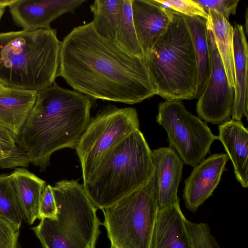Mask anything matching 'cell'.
I'll return each instance as SVG.
<instances>
[{
    "label": "cell",
    "instance_id": "cell-1",
    "mask_svg": "<svg viewBox=\"0 0 248 248\" xmlns=\"http://www.w3.org/2000/svg\"><path fill=\"white\" fill-rule=\"evenodd\" d=\"M90 98L127 104L156 94L146 60L129 55L100 36L92 22L74 28L62 42L59 77Z\"/></svg>",
    "mask_w": 248,
    "mask_h": 248
},
{
    "label": "cell",
    "instance_id": "cell-2",
    "mask_svg": "<svg viewBox=\"0 0 248 248\" xmlns=\"http://www.w3.org/2000/svg\"><path fill=\"white\" fill-rule=\"evenodd\" d=\"M93 100L56 82L38 92L27 119L15 137L30 163L44 171L55 152L75 149L91 120Z\"/></svg>",
    "mask_w": 248,
    "mask_h": 248
},
{
    "label": "cell",
    "instance_id": "cell-3",
    "mask_svg": "<svg viewBox=\"0 0 248 248\" xmlns=\"http://www.w3.org/2000/svg\"><path fill=\"white\" fill-rule=\"evenodd\" d=\"M62 42L50 28L0 33V82L39 92L59 77Z\"/></svg>",
    "mask_w": 248,
    "mask_h": 248
},
{
    "label": "cell",
    "instance_id": "cell-4",
    "mask_svg": "<svg viewBox=\"0 0 248 248\" xmlns=\"http://www.w3.org/2000/svg\"><path fill=\"white\" fill-rule=\"evenodd\" d=\"M153 172L152 150L138 129L105 153L83 186L94 205L103 210L145 185Z\"/></svg>",
    "mask_w": 248,
    "mask_h": 248
},
{
    "label": "cell",
    "instance_id": "cell-5",
    "mask_svg": "<svg viewBox=\"0 0 248 248\" xmlns=\"http://www.w3.org/2000/svg\"><path fill=\"white\" fill-rule=\"evenodd\" d=\"M146 60L156 94L166 100L196 99V60L183 15L172 11L167 30Z\"/></svg>",
    "mask_w": 248,
    "mask_h": 248
},
{
    "label": "cell",
    "instance_id": "cell-6",
    "mask_svg": "<svg viewBox=\"0 0 248 248\" xmlns=\"http://www.w3.org/2000/svg\"><path fill=\"white\" fill-rule=\"evenodd\" d=\"M52 188L56 219H41L31 228L43 248H95L102 223L83 185L62 180Z\"/></svg>",
    "mask_w": 248,
    "mask_h": 248
},
{
    "label": "cell",
    "instance_id": "cell-7",
    "mask_svg": "<svg viewBox=\"0 0 248 248\" xmlns=\"http://www.w3.org/2000/svg\"><path fill=\"white\" fill-rule=\"evenodd\" d=\"M159 209L153 174L145 185L102 210L110 248H150Z\"/></svg>",
    "mask_w": 248,
    "mask_h": 248
},
{
    "label": "cell",
    "instance_id": "cell-8",
    "mask_svg": "<svg viewBox=\"0 0 248 248\" xmlns=\"http://www.w3.org/2000/svg\"><path fill=\"white\" fill-rule=\"evenodd\" d=\"M138 129L139 120L133 108L108 105L90 120L75 148L83 181L94 170L106 152Z\"/></svg>",
    "mask_w": 248,
    "mask_h": 248
},
{
    "label": "cell",
    "instance_id": "cell-9",
    "mask_svg": "<svg viewBox=\"0 0 248 248\" xmlns=\"http://www.w3.org/2000/svg\"><path fill=\"white\" fill-rule=\"evenodd\" d=\"M156 120L166 131L170 146L190 166L204 159L217 139L206 123L188 111L181 101L160 103Z\"/></svg>",
    "mask_w": 248,
    "mask_h": 248
},
{
    "label": "cell",
    "instance_id": "cell-10",
    "mask_svg": "<svg viewBox=\"0 0 248 248\" xmlns=\"http://www.w3.org/2000/svg\"><path fill=\"white\" fill-rule=\"evenodd\" d=\"M211 55V69L205 88L197 103L196 110L206 122L220 124L230 119L235 89L229 82L212 30L207 24Z\"/></svg>",
    "mask_w": 248,
    "mask_h": 248
},
{
    "label": "cell",
    "instance_id": "cell-11",
    "mask_svg": "<svg viewBox=\"0 0 248 248\" xmlns=\"http://www.w3.org/2000/svg\"><path fill=\"white\" fill-rule=\"evenodd\" d=\"M86 0H16L9 10L15 23L23 30L48 29L65 13L74 14Z\"/></svg>",
    "mask_w": 248,
    "mask_h": 248
},
{
    "label": "cell",
    "instance_id": "cell-12",
    "mask_svg": "<svg viewBox=\"0 0 248 248\" xmlns=\"http://www.w3.org/2000/svg\"><path fill=\"white\" fill-rule=\"evenodd\" d=\"M229 158L227 154H215L194 167L185 180L183 198L186 208L195 212L213 194L220 181Z\"/></svg>",
    "mask_w": 248,
    "mask_h": 248
},
{
    "label": "cell",
    "instance_id": "cell-13",
    "mask_svg": "<svg viewBox=\"0 0 248 248\" xmlns=\"http://www.w3.org/2000/svg\"><path fill=\"white\" fill-rule=\"evenodd\" d=\"M132 11L138 40L146 59L167 30L172 11L155 0H132Z\"/></svg>",
    "mask_w": 248,
    "mask_h": 248
},
{
    "label": "cell",
    "instance_id": "cell-14",
    "mask_svg": "<svg viewBox=\"0 0 248 248\" xmlns=\"http://www.w3.org/2000/svg\"><path fill=\"white\" fill-rule=\"evenodd\" d=\"M179 199L160 208L150 248H194Z\"/></svg>",
    "mask_w": 248,
    "mask_h": 248
},
{
    "label": "cell",
    "instance_id": "cell-15",
    "mask_svg": "<svg viewBox=\"0 0 248 248\" xmlns=\"http://www.w3.org/2000/svg\"><path fill=\"white\" fill-rule=\"evenodd\" d=\"M152 158L160 208L179 199L178 189L182 178L184 163L170 146L152 150Z\"/></svg>",
    "mask_w": 248,
    "mask_h": 248
},
{
    "label": "cell",
    "instance_id": "cell-16",
    "mask_svg": "<svg viewBox=\"0 0 248 248\" xmlns=\"http://www.w3.org/2000/svg\"><path fill=\"white\" fill-rule=\"evenodd\" d=\"M217 136L232 162L237 180L248 187V130L241 121L229 119L218 126Z\"/></svg>",
    "mask_w": 248,
    "mask_h": 248
},
{
    "label": "cell",
    "instance_id": "cell-17",
    "mask_svg": "<svg viewBox=\"0 0 248 248\" xmlns=\"http://www.w3.org/2000/svg\"><path fill=\"white\" fill-rule=\"evenodd\" d=\"M233 59L235 93L231 116L241 121L248 117V46L244 27L238 23L233 27Z\"/></svg>",
    "mask_w": 248,
    "mask_h": 248
},
{
    "label": "cell",
    "instance_id": "cell-18",
    "mask_svg": "<svg viewBox=\"0 0 248 248\" xmlns=\"http://www.w3.org/2000/svg\"><path fill=\"white\" fill-rule=\"evenodd\" d=\"M37 92L6 87L0 92V124L16 137L27 119Z\"/></svg>",
    "mask_w": 248,
    "mask_h": 248
},
{
    "label": "cell",
    "instance_id": "cell-19",
    "mask_svg": "<svg viewBox=\"0 0 248 248\" xmlns=\"http://www.w3.org/2000/svg\"><path fill=\"white\" fill-rule=\"evenodd\" d=\"M10 175L23 220L28 225H32L38 218L40 202L46 182L24 168H16Z\"/></svg>",
    "mask_w": 248,
    "mask_h": 248
},
{
    "label": "cell",
    "instance_id": "cell-20",
    "mask_svg": "<svg viewBox=\"0 0 248 248\" xmlns=\"http://www.w3.org/2000/svg\"><path fill=\"white\" fill-rule=\"evenodd\" d=\"M184 17L194 49L197 68L196 99H198L207 84L211 69V55L206 20L199 16H184Z\"/></svg>",
    "mask_w": 248,
    "mask_h": 248
},
{
    "label": "cell",
    "instance_id": "cell-21",
    "mask_svg": "<svg viewBox=\"0 0 248 248\" xmlns=\"http://www.w3.org/2000/svg\"><path fill=\"white\" fill-rule=\"evenodd\" d=\"M207 13V23L212 30L229 84L234 88L233 27L227 19L215 10H210Z\"/></svg>",
    "mask_w": 248,
    "mask_h": 248
},
{
    "label": "cell",
    "instance_id": "cell-22",
    "mask_svg": "<svg viewBox=\"0 0 248 248\" xmlns=\"http://www.w3.org/2000/svg\"><path fill=\"white\" fill-rule=\"evenodd\" d=\"M124 0H96L90 5L93 15L92 21L102 37L113 40Z\"/></svg>",
    "mask_w": 248,
    "mask_h": 248
},
{
    "label": "cell",
    "instance_id": "cell-23",
    "mask_svg": "<svg viewBox=\"0 0 248 248\" xmlns=\"http://www.w3.org/2000/svg\"><path fill=\"white\" fill-rule=\"evenodd\" d=\"M113 40L119 47L129 55L140 58H145L134 25L132 0H124Z\"/></svg>",
    "mask_w": 248,
    "mask_h": 248
},
{
    "label": "cell",
    "instance_id": "cell-24",
    "mask_svg": "<svg viewBox=\"0 0 248 248\" xmlns=\"http://www.w3.org/2000/svg\"><path fill=\"white\" fill-rule=\"evenodd\" d=\"M0 216L20 228L23 217L11 184L10 175H0Z\"/></svg>",
    "mask_w": 248,
    "mask_h": 248
},
{
    "label": "cell",
    "instance_id": "cell-25",
    "mask_svg": "<svg viewBox=\"0 0 248 248\" xmlns=\"http://www.w3.org/2000/svg\"><path fill=\"white\" fill-rule=\"evenodd\" d=\"M186 225L194 248H220L207 224L194 223L186 218Z\"/></svg>",
    "mask_w": 248,
    "mask_h": 248
},
{
    "label": "cell",
    "instance_id": "cell-26",
    "mask_svg": "<svg viewBox=\"0 0 248 248\" xmlns=\"http://www.w3.org/2000/svg\"><path fill=\"white\" fill-rule=\"evenodd\" d=\"M165 9L180 13L185 16H199L206 20L208 13L194 0H155Z\"/></svg>",
    "mask_w": 248,
    "mask_h": 248
},
{
    "label": "cell",
    "instance_id": "cell-27",
    "mask_svg": "<svg viewBox=\"0 0 248 248\" xmlns=\"http://www.w3.org/2000/svg\"><path fill=\"white\" fill-rule=\"evenodd\" d=\"M30 163L27 155L18 146L11 150H0V169L26 168Z\"/></svg>",
    "mask_w": 248,
    "mask_h": 248
},
{
    "label": "cell",
    "instance_id": "cell-28",
    "mask_svg": "<svg viewBox=\"0 0 248 248\" xmlns=\"http://www.w3.org/2000/svg\"><path fill=\"white\" fill-rule=\"evenodd\" d=\"M20 229L0 216V248H19Z\"/></svg>",
    "mask_w": 248,
    "mask_h": 248
},
{
    "label": "cell",
    "instance_id": "cell-29",
    "mask_svg": "<svg viewBox=\"0 0 248 248\" xmlns=\"http://www.w3.org/2000/svg\"><path fill=\"white\" fill-rule=\"evenodd\" d=\"M207 13L214 10L228 19L235 15L239 0H194Z\"/></svg>",
    "mask_w": 248,
    "mask_h": 248
},
{
    "label": "cell",
    "instance_id": "cell-30",
    "mask_svg": "<svg viewBox=\"0 0 248 248\" xmlns=\"http://www.w3.org/2000/svg\"><path fill=\"white\" fill-rule=\"evenodd\" d=\"M57 214V207L52 186L47 185L45 186L41 197L38 219H56Z\"/></svg>",
    "mask_w": 248,
    "mask_h": 248
},
{
    "label": "cell",
    "instance_id": "cell-31",
    "mask_svg": "<svg viewBox=\"0 0 248 248\" xmlns=\"http://www.w3.org/2000/svg\"><path fill=\"white\" fill-rule=\"evenodd\" d=\"M0 142L13 148L17 147L14 136L9 130L1 124H0Z\"/></svg>",
    "mask_w": 248,
    "mask_h": 248
},
{
    "label": "cell",
    "instance_id": "cell-32",
    "mask_svg": "<svg viewBox=\"0 0 248 248\" xmlns=\"http://www.w3.org/2000/svg\"><path fill=\"white\" fill-rule=\"evenodd\" d=\"M16 0H0V6L4 8L9 7L16 2Z\"/></svg>",
    "mask_w": 248,
    "mask_h": 248
},
{
    "label": "cell",
    "instance_id": "cell-33",
    "mask_svg": "<svg viewBox=\"0 0 248 248\" xmlns=\"http://www.w3.org/2000/svg\"><path fill=\"white\" fill-rule=\"evenodd\" d=\"M14 149H15V148H13L12 147H10L9 146L5 145V144H2V143L0 142V150H13Z\"/></svg>",
    "mask_w": 248,
    "mask_h": 248
},
{
    "label": "cell",
    "instance_id": "cell-34",
    "mask_svg": "<svg viewBox=\"0 0 248 248\" xmlns=\"http://www.w3.org/2000/svg\"><path fill=\"white\" fill-rule=\"evenodd\" d=\"M5 8L0 6V21L4 13Z\"/></svg>",
    "mask_w": 248,
    "mask_h": 248
},
{
    "label": "cell",
    "instance_id": "cell-35",
    "mask_svg": "<svg viewBox=\"0 0 248 248\" xmlns=\"http://www.w3.org/2000/svg\"><path fill=\"white\" fill-rule=\"evenodd\" d=\"M6 86L0 82V92L3 90Z\"/></svg>",
    "mask_w": 248,
    "mask_h": 248
}]
</instances>
